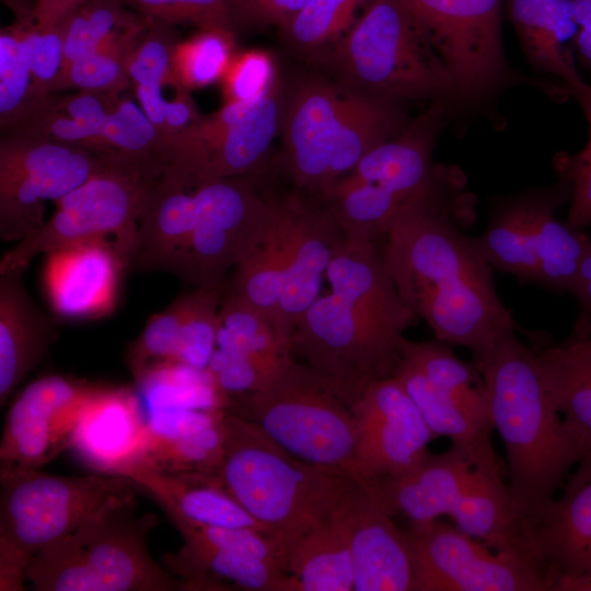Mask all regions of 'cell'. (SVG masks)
<instances>
[{"mask_svg":"<svg viewBox=\"0 0 591 591\" xmlns=\"http://www.w3.org/2000/svg\"><path fill=\"white\" fill-rule=\"evenodd\" d=\"M461 170L449 173L425 197L407 205L389 230L385 267L407 308L438 340L482 358L515 329L499 298L493 267L476 236L462 231L475 219V197Z\"/></svg>","mask_w":591,"mask_h":591,"instance_id":"cell-1","label":"cell"},{"mask_svg":"<svg viewBox=\"0 0 591 591\" xmlns=\"http://www.w3.org/2000/svg\"><path fill=\"white\" fill-rule=\"evenodd\" d=\"M473 362L483 374L493 427L506 450L507 483L522 534L584 452L554 402L538 352L515 329Z\"/></svg>","mask_w":591,"mask_h":591,"instance_id":"cell-2","label":"cell"},{"mask_svg":"<svg viewBox=\"0 0 591 591\" xmlns=\"http://www.w3.org/2000/svg\"><path fill=\"white\" fill-rule=\"evenodd\" d=\"M215 478L264 528L283 571L299 541L361 485L343 471L297 457L253 421L229 410Z\"/></svg>","mask_w":591,"mask_h":591,"instance_id":"cell-3","label":"cell"},{"mask_svg":"<svg viewBox=\"0 0 591 591\" xmlns=\"http://www.w3.org/2000/svg\"><path fill=\"white\" fill-rule=\"evenodd\" d=\"M340 85L398 103L441 105L450 120L474 113L457 82L401 0H370L325 56Z\"/></svg>","mask_w":591,"mask_h":591,"instance_id":"cell-4","label":"cell"},{"mask_svg":"<svg viewBox=\"0 0 591 591\" xmlns=\"http://www.w3.org/2000/svg\"><path fill=\"white\" fill-rule=\"evenodd\" d=\"M134 498L117 500L79 529L45 546L25 577L35 591L190 590L151 557V514H135Z\"/></svg>","mask_w":591,"mask_h":591,"instance_id":"cell-5","label":"cell"},{"mask_svg":"<svg viewBox=\"0 0 591 591\" xmlns=\"http://www.w3.org/2000/svg\"><path fill=\"white\" fill-rule=\"evenodd\" d=\"M0 590L21 591L31 559L111 503L136 496L130 479L101 473L0 472Z\"/></svg>","mask_w":591,"mask_h":591,"instance_id":"cell-6","label":"cell"},{"mask_svg":"<svg viewBox=\"0 0 591 591\" xmlns=\"http://www.w3.org/2000/svg\"><path fill=\"white\" fill-rule=\"evenodd\" d=\"M236 398L230 412L253 421L288 452L357 479L355 405L309 366L293 358L268 386Z\"/></svg>","mask_w":591,"mask_h":591,"instance_id":"cell-7","label":"cell"},{"mask_svg":"<svg viewBox=\"0 0 591 591\" xmlns=\"http://www.w3.org/2000/svg\"><path fill=\"white\" fill-rule=\"evenodd\" d=\"M457 82L474 115H491L499 96L518 85L560 101L561 85L530 77L508 61L501 35L503 0H401Z\"/></svg>","mask_w":591,"mask_h":591,"instance_id":"cell-8","label":"cell"},{"mask_svg":"<svg viewBox=\"0 0 591 591\" xmlns=\"http://www.w3.org/2000/svg\"><path fill=\"white\" fill-rule=\"evenodd\" d=\"M147 179L131 164L112 157L83 184L56 201L54 215L3 254L0 274L24 271L39 254L114 237L130 267L137 247Z\"/></svg>","mask_w":591,"mask_h":591,"instance_id":"cell-9","label":"cell"},{"mask_svg":"<svg viewBox=\"0 0 591 591\" xmlns=\"http://www.w3.org/2000/svg\"><path fill=\"white\" fill-rule=\"evenodd\" d=\"M404 338L331 292L320 296L300 316L291 349L355 405L371 383L395 375L403 360Z\"/></svg>","mask_w":591,"mask_h":591,"instance_id":"cell-10","label":"cell"},{"mask_svg":"<svg viewBox=\"0 0 591 591\" xmlns=\"http://www.w3.org/2000/svg\"><path fill=\"white\" fill-rule=\"evenodd\" d=\"M112 157L27 134L0 140V235L19 242L43 223L44 202L57 201Z\"/></svg>","mask_w":591,"mask_h":591,"instance_id":"cell-11","label":"cell"},{"mask_svg":"<svg viewBox=\"0 0 591 591\" xmlns=\"http://www.w3.org/2000/svg\"><path fill=\"white\" fill-rule=\"evenodd\" d=\"M242 177L195 187V224L177 276L196 287H223L227 273L263 241L273 200Z\"/></svg>","mask_w":591,"mask_h":591,"instance_id":"cell-12","label":"cell"},{"mask_svg":"<svg viewBox=\"0 0 591 591\" xmlns=\"http://www.w3.org/2000/svg\"><path fill=\"white\" fill-rule=\"evenodd\" d=\"M415 591H547L540 570L519 551L493 549L439 520L410 525Z\"/></svg>","mask_w":591,"mask_h":591,"instance_id":"cell-13","label":"cell"},{"mask_svg":"<svg viewBox=\"0 0 591 591\" xmlns=\"http://www.w3.org/2000/svg\"><path fill=\"white\" fill-rule=\"evenodd\" d=\"M283 106L278 82L258 101L225 102L179 132L196 169V186L259 172L281 128Z\"/></svg>","mask_w":591,"mask_h":591,"instance_id":"cell-14","label":"cell"},{"mask_svg":"<svg viewBox=\"0 0 591 591\" xmlns=\"http://www.w3.org/2000/svg\"><path fill=\"white\" fill-rule=\"evenodd\" d=\"M97 387L59 374L27 384L5 416L0 472L37 470L69 449L82 409Z\"/></svg>","mask_w":591,"mask_h":591,"instance_id":"cell-15","label":"cell"},{"mask_svg":"<svg viewBox=\"0 0 591 591\" xmlns=\"http://www.w3.org/2000/svg\"><path fill=\"white\" fill-rule=\"evenodd\" d=\"M359 419L356 476L362 485L406 473L434 438L395 376L371 383L355 403Z\"/></svg>","mask_w":591,"mask_h":591,"instance_id":"cell-16","label":"cell"},{"mask_svg":"<svg viewBox=\"0 0 591 591\" xmlns=\"http://www.w3.org/2000/svg\"><path fill=\"white\" fill-rule=\"evenodd\" d=\"M521 551L547 591H560L583 569L591 558V452L580 459L563 495L523 530Z\"/></svg>","mask_w":591,"mask_h":591,"instance_id":"cell-17","label":"cell"},{"mask_svg":"<svg viewBox=\"0 0 591 591\" xmlns=\"http://www.w3.org/2000/svg\"><path fill=\"white\" fill-rule=\"evenodd\" d=\"M336 81L300 82L283 106V163L293 183L321 193L328 184L332 150L351 96Z\"/></svg>","mask_w":591,"mask_h":591,"instance_id":"cell-18","label":"cell"},{"mask_svg":"<svg viewBox=\"0 0 591 591\" xmlns=\"http://www.w3.org/2000/svg\"><path fill=\"white\" fill-rule=\"evenodd\" d=\"M449 120L441 105L429 104L398 134L371 149L349 173L329 186L372 184L405 204L422 198L449 171L450 165L432 163L437 140Z\"/></svg>","mask_w":591,"mask_h":591,"instance_id":"cell-19","label":"cell"},{"mask_svg":"<svg viewBox=\"0 0 591 591\" xmlns=\"http://www.w3.org/2000/svg\"><path fill=\"white\" fill-rule=\"evenodd\" d=\"M148 442L147 418L134 390L99 385L82 409L69 449L93 472L124 476L144 461Z\"/></svg>","mask_w":591,"mask_h":591,"instance_id":"cell-20","label":"cell"},{"mask_svg":"<svg viewBox=\"0 0 591 591\" xmlns=\"http://www.w3.org/2000/svg\"><path fill=\"white\" fill-rule=\"evenodd\" d=\"M484 470H502L501 461H489L451 444L440 454H428L406 473L367 487L393 517L403 515L420 525L450 515L467 488Z\"/></svg>","mask_w":591,"mask_h":591,"instance_id":"cell-21","label":"cell"},{"mask_svg":"<svg viewBox=\"0 0 591 591\" xmlns=\"http://www.w3.org/2000/svg\"><path fill=\"white\" fill-rule=\"evenodd\" d=\"M127 266L114 242L94 241L47 254L43 282L54 312L65 318L108 315Z\"/></svg>","mask_w":591,"mask_h":591,"instance_id":"cell-22","label":"cell"},{"mask_svg":"<svg viewBox=\"0 0 591 591\" xmlns=\"http://www.w3.org/2000/svg\"><path fill=\"white\" fill-rule=\"evenodd\" d=\"M384 503L361 485L350 503L354 591H415L413 556Z\"/></svg>","mask_w":591,"mask_h":591,"instance_id":"cell-23","label":"cell"},{"mask_svg":"<svg viewBox=\"0 0 591 591\" xmlns=\"http://www.w3.org/2000/svg\"><path fill=\"white\" fill-rule=\"evenodd\" d=\"M293 222L282 276L279 316L290 338L300 316L320 297L322 278L347 241L325 206L292 197Z\"/></svg>","mask_w":591,"mask_h":591,"instance_id":"cell-24","label":"cell"},{"mask_svg":"<svg viewBox=\"0 0 591 591\" xmlns=\"http://www.w3.org/2000/svg\"><path fill=\"white\" fill-rule=\"evenodd\" d=\"M192 184L170 166L147 187L138 222L137 247L130 267L178 274L195 224Z\"/></svg>","mask_w":591,"mask_h":591,"instance_id":"cell-25","label":"cell"},{"mask_svg":"<svg viewBox=\"0 0 591 591\" xmlns=\"http://www.w3.org/2000/svg\"><path fill=\"white\" fill-rule=\"evenodd\" d=\"M225 414L222 408L152 409L147 418L148 450L138 466L215 477L222 455Z\"/></svg>","mask_w":591,"mask_h":591,"instance_id":"cell-26","label":"cell"},{"mask_svg":"<svg viewBox=\"0 0 591 591\" xmlns=\"http://www.w3.org/2000/svg\"><path fill=\"white\" fill-rule=\"evenodd\" d=\"M325 277L333 293L384 329L404 336L414 324L416 316L401 298L375 242L347 240Z\"/></svg>","mask_w":591,"mask_h":591,"instance_id":"cell-27","label":"cell"},{"mask_svg":"<svg viewBox=\"0 0 591 591\" xmlns=\"http://www.w3.org/2000/svg\"><path fill=\"white\" fill-rule=\"evenodd\" d=\"M123 477L146 490L170 520L201 526L264 528L212 476L136 466ZM266 533V532H265Z\"/></svg>","mask_w":591,"mask_h":591,"instance_id":"cell-28","label":"cell"},{"mask_svg":"<svg viewBox=\"0 0 591 591\" xmlns=\"http://www.w3.org/2000/svg\"><path fill=\"white\" fill-rule=\"evenodd\" d=\"M503 5L536 72L557 78L566 92L583 81L573 55L578 24L572 0H503Z\"/></svg>","mask_w":591,"mask_h":591,"instance_id":"cell-29","label":"cell"},{"mask_svg":"<svg viewBox=\"0 0 591 591\" xmlns=\"http://www.w3.org/2000/svg\"><path fill=\"white\" fill-rule=\"evenodd\" d=\"M23 271L0 274V405L38 363L55 329L27 293Z\"/></svg>","mask_w":591,"mask_h":591,"instance_id":"cell-30","label":"cell"},{"mask_svg":"<svg viewBox=\"0 0 591 591\" xmlns=\"http://www.w3.org/2000/svg\"><path fill=\"white\" fill-rule=\"evenodd\" d=\"M355 493L332 517L305 534L289 553L285 565L286 591L354 589L349 524Z\"/></svg>","mask_w":591,"mask_h":591,"instance_id":"cell-31","label":"cell"},{"mask_svg":"<svg viewBox=\"0 0 591 591\" xmlns=\"http://www.w3.org/2000/svg\"><path fill=\"white\" fill-rule=\"evenodd\" d=\"M292 222V197L273 200L271 216L263 241L234 268L227 291L267 316L282 334L279 304Z\"/></svg>","mask_w":591,"mask_h":591,"instance_id":"cell-32","label":"cell"},{"mask_svg":"<svg viewBox=\"0 0 591 591\" xmlns=\"http://www.w3.org/2000/svg\"><path fill=\"white\" fill-rule=\"evenodd\" d=\"M569 200L570 187L563 181L538 189L534 224L537 286L554 292L571 291L590 237L556 217L557 209Z\"/></svg>","mask_w":591,"mask_h":591,"instance_id":"cell-33","label":"cell"},{"mask_svg":"<svg viewBox=\"0 0 591 591\" xmlns=\"http://www.w3.org/2000/svg\"><path fill=\"white\" fill-rule=\"evenodd\" d=\"M538 189L500 198L477 243L493 268L537 286L534 224Z\"/></svg>","mask_w":591,"mask_h":591,"instance_id":"cell-34","label":"cell"},{"mask_svg":"<svg viewBox=\"0 0 591 591\" xmlns=\"http://www.w3.org/2000/svg\"><path fill=\"white\" fill-rule=\"evenodd\" d=\"M188 582L190 590L210 589L209 578L231 581L245 590L286 591V573L277 565L251 554L184 541L183 547L165 560Z\"/></svg>","mask_w":591,"mask_h":591,"instance_id":"cell-35","label":"cell"},{"mask_svg":"<svg viewBox=\"0 0 591 591\" xmlns=\"http://www.w3.org/2000/svg\"><path fill=\"white\" fill-rule=\"evenodd\" d=\"M403 105L351 92L332 150L328 186L349 173L371 149L392 138L407 125L410 118Z\"/></svg>","mask_w":591,"mask_h":591,"instance_id":"cell-36","label":"cell"},{"mask_svg":"<svg viewBox=\"0 0 591 591\" xmlns=\"http://www.w3.org/2000/svg\"><path fill=\"white\" fill-rule=\"evenodd\" d=\"M100 136L111 155L131 164L149 181L161 176L176 158L174 134L159 129L129 99L117 100Z\"/></svg>","mask_w":591,"mask_h":591,"instance_id":"cell-37","label":"cell"},{"mask_svg":"<svg viewBox=\"0 0 591 591\" xmlns=\"http://www.w3.org/2000/svg\"><path fill=\"white\" fill-rule=\"evenodd\" d=\"M420 413L432 436L489 461H500L493 443V426L484 424L437 390L412 363L402 360L395 375Z\"/></svg>","mask_w":591,"mask_h":591,"instance_id":"cell-38","label":"cell"},{"mask_svg":"<svg viewBox=\"0 0 591 591\" xmlns=\"http://www.w3.org/2000/svg\"><path fill=\"white\" fill-rule=\"evenodd\" d=\"M404 338L403 359L417 368L430 383L477 420L493 426L487 391L477 366L460 359L448 346Z\"/></svg>","mask_w":591,"mask_h":591,"instance_id":"cell-39","label":"cell"},{"mask_svg":"<svg viewBox=\"0 0 591 591\" xmlns=\"http://www.w3.org/2000/svg\"><path fill=\"white\" fill-rule=\"evenodd\" d=\"M554 402L584 454L591 452V366L565 344L537 351Z\"/></svg>","mask_w":591,"mask_h":591,"instance_id":"cell-40","label":"cell"},{"mask_svg":"<svg viewBox=\"0 0 591 591\" xmlns=\"http://www.w3.org/2000/svg\"><path fill=\"white\" fill-rule=\"evenodd\" d=\"M173 26L150 18L148 28L127 60V74L139 105L162 131L166 104L162 90L164 85H174L172 56L177 40Z\"/></svg>","mask_w":591,"mask_h":591,"instance_id":"cell-41","label":"cell"},{"mask_svg":"<svg viewBox=\"0 0 591 591\" xmlns=\"http://www.w3.org/2000/svg\"><path fill=\"white\" fill-rule=\"evenodd\" d=\"M150 23H140L113 35L100 47L72 61L62 69L51 93L66 89L119 94L129 84L127 60Z\"/></svg>","mask_w":591,"mask_h":591,"instance_id":"cell-42","label":"cell"},{"mask_svg":"<svg viewBox=\"0 0 591 591\" xmlns=\"http://www.w3.org/2000/svg\"><path fill=\"white\" fill-rule=\"evenodd\" d=\"M216 348L267 360L293 357L291 340L277 325L229 292L220 304Z\"/></svg>","mask_w":591,"mask_h":591,"instance_id":"cell-43","label":"cell"},{"mask_svg":"<svg viewBox=\"0 0 591 591\" xmlns=\"http://www.w3.org/2000/svg\"><path fill=\"white\" fill-rule=\"evenodd\" d=\"M146 18L119 0H85L67 16L61 70Z\"/></svg>","mask_w":591,"mask_h":591,"instance_id":"cell-44","label":"cell"},{"mask_svg":"<svg viewBox=\"0 0 591 591\" xmlns=\"http://www.w3.org/2000/svg\"><path fill=\"white\" fill-rule=\"evenodd\" d=\"M32 65L27 26L18 21L0 32V124L4 131L27 112L32 99Z\"/></svg>","mask_w":591,"mask_h":591,"instance_id":"cell-45","label":"cell"},{"mask_svg":"<svg viewBox=\"0 0 591 591\" xmlns=\"http://www.w3.org/2000/svg\"><path fill=\"white\" fill-rule=\"evenodd\" d=\"M234 32L199 30L177 42L172 56L174 85L187 90L208 86L221 81L234 57Z\"/></svg>","mask_w":591,"mask_h":591,"instance_id":"cell-46","label":"cell"},{"mask_svg":"<svg viewBox=\"0 0 591 591\" xmlns=\"http://www.w3.org/2000/svg\"><path fill=\"white\" fill-rule=\"evenodd\" d=\"M188 304V293L178 297L165 310L151 316L126 352L128 369L142 383L163 366L176 364L181 328Z\"/></svg>","mask_w":591,"mask_h":591,"instance_id":"cell-47","label":"cell"},{"mask_svg":"<svg viewBox=\"0 0 591 591\" xmlns=\"http://www.w3.org/2000/svg\"><path fill=\"white\" fill-rule=\"evenodd\" d=\"M370 0H308L285 27L287 39L304 55H321L351 25L357 10Z\"/></svg>","mask_w":591,"mask_h":591,"instance_id":"cell-48","label":"cell"},{"mask_svg":"<svg viewBox=\"0 0 591 591\" xmlns=\"http://www.w3.org/2000/svg\"><path fill=\"white\" fill-rule=\"evenodd\" d=\"M223 287H196L181 328L176 364L205 372L217 347Z\"/></svg>","mask_w":591,"mask_h":591,"instance_id":"cell-49","label":"cell"},{"mask_svg":"<svg viewBox=\"0 0 591 591\" xmlns=\"http://www.w3.org/2000/svg\"><path fill=\"white\" fill-rule=\"evenodd\" d=\"M581 107L589 126L586 146L571 154L559 152L554 158V166L559 179L570 187L569 210L566 221L572 228L583 231L591 225V84L582 81L567 91Z\"/></svg>","mask_w":591,"mask_h":591,"instance_id":"cell-50","label":"cell"},{"mask_svg":"<svg viewBox=\"0 0 591 591\" xmlns=\"http://www.w3.org/2000/svg\"><path fill=\"white\" fill-rule=\"evenodd\" d=\"M293 358L267 360L216 348L205 373L213 387L229 399V396L265 389Z\"/></svg>","mask_w":591,"mask_h":591,"instance_id":"cell-51","label":"cell"},{"mask_svg":"<svg viewBox=\"0 0 591 591\" xmlns=\"http://www.w3.org/2000/svg\"><path fill=\"white\" fill-rule=\"evenodd\" d=\"M132 11L172 25L234 32L229 0H119Z\"/></svg>","mask_w":591,"mask_h":591,"instance_id":"cell-52","label":"cell"},{"mask_svg":"<svg viewBox=\"0 0 591 591\" xmlns=\"http://www.w3.org/2000/svg\"><path fill=\"white\" fill-rule=\"evenodd\" d=\"M67 16L58 21H24L31 48L32 102L51 94L62 67Z\"/></svg>","mask_w":591,"mask_h":591,"instance_id":"cell-53","label":"cell"},{"mask_svg":"<svg viewBox=\"0 0 591 591\" xmlns=\"http://www.w3.org/2000/svg\"><path fill=\"white\" fill-rule=\"evenodd\" d=\"M221 82L225 102L252 103L267 95L279 81L274 58L254 49L234 55Z\"/></svg>","mask_w":591,"mask_h":591,"instance_id":"cell-54","label":"cell"},{"mask_svg":"<svg viewBox=\"0 0 591 591\" xmlns=\"http://www.w3.org/2000/svg\"><path fill=\"white\" fill-rule=\"evenodd\" d=\"M306 2L308 0H229L233 28L276 25L282 30Z\"/></svg>","mask_w":591,"mask_h":591,"instance_id":"cell-55","label":"cell"},{"mask_svg":"<svg viewBox=\"0 0 591 591\" xmlns=\"http://www.w3.org/2000/svg\"><path fill=\"white\" fill-rule=\"evenodd\" d=\"M50 95L54 105L60 112L94 130L99 136L107 115L119 99L117 94L82 90L76 94Z\"/></svg>","mask_w":591,"mask_h":591,"instance_id":"cell-56","label":"cell"},{"mask_svg":"<svg viewBox=\"0 0 591 591\" xmlns=\"http://www.w3.org/2000/svg\"><path fill=\"white\" fill-rule=\"evenodd\" d=\"M15 14V20L58 21L74 8V0H2Z\"/></svg>","mask_w":591,"mask_h":591,"instance_id":"cell-57","label":"cell"},{"mask_svg":"<svg viewBox=\"0 0 591 591\" xmlns=\"http://www.w3.org/2000/svg\"><path fill=\"white\" fill-rule=\"evenodd\" d=\"M175 94L171 100H166L164 114V132L178 134L190 127L202 115L189 93V90L182 85L173 86Z\"/></svg>","mask_w":591,"mask_h":591,"instance_id":"cell-58","label":"cell"},{"mask_svg":"<svg viewBox=\"0 0 591 591\" xmlns=\"http://www.w3.org/2000/svg\"><path fill=\"white\" fill-rule=\"evenodd\" d=\"M570 293L581 309L575 327L591 336V236Z\"/></svg>","mask_w":591,"mask_h":591,"instance_id":"cell-59","label":"cell"},{"mask_svg":"<svg viewBox=\"0 0 591 591\" xmlns=\"http://www.w3.org/2000/svg\"><path fill=\"white\" fill-rule=\"evenodd\" d=\"M578 31L573 51L578 63L591 74V0H572Z\"/></svg>","mask_w":591,"mask_h":591,"instance_id":"cell-60","label":"cell"},{"mask_svg":"<svg viewBox=\"0 0 591 591\" xmlns=\"http://www.w3.org/2000/svg\"><path fill=\"white\" fill-rule=\"evenodd\" d=\"M564 344L575 356L591 366V336L573 328Z\"/></svg>","mask_w":591,"mask_h":591,"instance_id":"cell-61","label":"cell"},{"mask_svg":"<svg viewBox=\"0 0 591 591\" xmlns=\"http://www.w3.org/2000/svg\"><path fill=\"white\" fill-rule=\"evenodd\" d=\"M560 591H591V558L576 577L560 588Z\"/></svg>","mask_w":591,"mask_h":591,"instance_id":"cell-62","label":"cell"},{"mask_svg":"<svg viewBox=\"0 0 591 591\" xmlns=\"http://www.w3.org/2000/svg\"><path fill=\"white\" fill-rule=\"evenodd\" d=\"M84 1H85V0H74L77 7H78L79 4H81L82 2H84Z\"/></svg>","mask_w":591,"mask_h":591,"instance_id":"cell-63","label":"cell"}]
</instances>
